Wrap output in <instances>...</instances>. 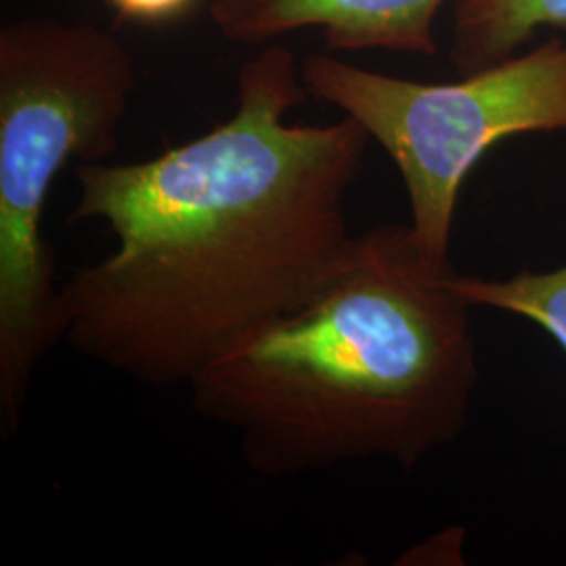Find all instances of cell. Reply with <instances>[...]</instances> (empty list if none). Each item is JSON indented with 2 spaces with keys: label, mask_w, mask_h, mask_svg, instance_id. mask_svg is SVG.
<instances>
[{
  "label": "cell",
  "mask_w": 566,
  "mask_h": 566,
  "mask_svg": "<svg viewBox=\"0 0 566 566\" xmlns=\"http://www.w3.org/2000/svg\"><path fill=\"white\" fill-rule=\"evenodd\" d=\"M303 65L271 44L243 63L233 116L143 163H82L70 223L116 248L57 294L60 343L142 385L189 382L233 344L301 308L350 263L348 193L364 126L290 124Z\"/></svg>",
  "instance_id": "obj_1"
},
{
  "label": "cell",
  "mask_w": 566,
  "mask_h": 566,
  "mask_svg": "<svg viewBox=\"0 0 566 566\" xmlns=\"http://www.w3.org/2000/svg\"><path fill=\"white\" fill-rule=\"evenodd\" d=\"M449 273L409 224L367 231L324 292L189 382L193 411L229 428L261 476L420 464L464 432L481 376L472 304Z\"/></svg>",
  "instance_id": "obj_2"
},
{
  "label": "cell",
  "mask_w": 566,
  "mask_h": 566,
  "mask_svg": "<svg viewBox=\"0 0 566 566\" xmlns=\"http://www.w3.org/2000/svg\"><path fill=\"white\" fill-rule=\"evenodd\" d=\"M128 46L95 23L25 18L0 30V428L21 426L36 365L60 343L55 256L42 235L67 164L105 163L137 91Z\"/></svg>",
  "instance_id": "obj_3"
},
{
  "label": "cell",
  "mask_w": 566,
  "mask_h": 566,
  "mask_svg": "<svg viewBox=\"0 0 566 566\" xmlns=\"http://www.w3.org/2000/svg\"><path fill=\"white\" fill-rule=\"evenodd\" d=\"M311 97L359 122L397 166L411 233L439 273L468 175L497 143L566 130V42L514 53L458 82H418L317 53L303 63Z\"/></svg>",
  "instance_id": "obj_4"
},
{
  "label": "cell",
  "mask_w": 566,
  "mask_h": 566,
  "mask_svg": "<svg viewBox=\"0 0 566 566\" xmlns=\"http://www.w3.org/2000/svg\"><path fill=\"white\" fill-rule=\"evenodd\" d=\"M446 0H214L210 18L227 41L266 44L315 28L329 53L434 55Z\"/></svg>",
  "instance_id": "obj_5"
},
{
  "label": "cell",
  "mask_w": 566,
  "mask_h": 566,
  "mask_svg": "<svg viewBox=\"0 0 566 566\" xmlns=\"http://www.w3.org/2000/svg\"><path fill=\"white\" fill-rule=\"evenodd\" d=\"M544 28H566V0H460L449 60L464 76L518 53Z\"/></svg>",
  "instance_id": "obj_6"
},
{
  "label": "cell",
  "mask_w": 566,
  "mask_h": 566,
  "mask_svg": "<svg viewBox=\"0 0 566 566\" xmlns=\"http://www.w3.org/2000/svg\"><path fill=\"white\" fill-rule=\"evenodd\" d=\"M447 280L472 306L504 311L542 327L566 355V264L549 271H521L506 280L451 271Z\"/></svg>",
  "instance_id": "obj_7"
},
{
  "label": "cell",
  "mask_w": 566,
  "mask_h": 566,
  "mask_svg": "<svg viewBox=\"0 0 566 566\" xmlns=\"http://www.w3.org/2000/svg\"><path fill=\"white\" fill-rule=\"evenodd\" d=\"M196 0H107L122 20L160 23L182 15Z\"/></svg>",
  "instance_id": "obj_8"
}]
</instances>
